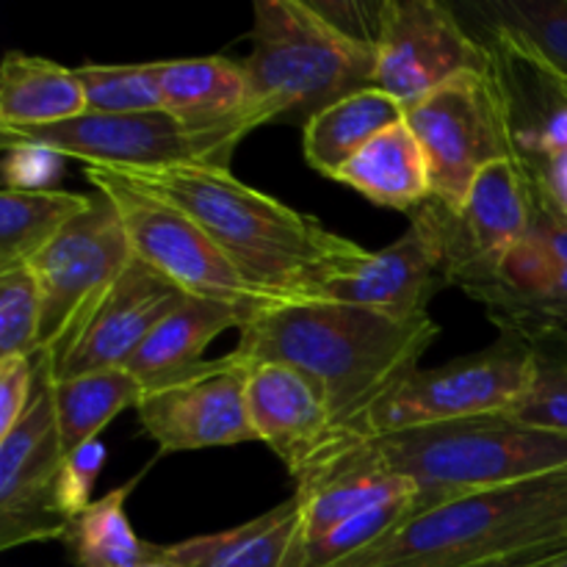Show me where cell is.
Returning <instances> with one entry per match:
<instances>
[{"label": "cell", "mask_w": 567, "mask_h": 567, "mask_svg": "<svg viewBox=\"0 0 567 567\" xmlns=\"http://www.w3.org/2000/svg\"><path fill=\"white\" fill-rule=\"evenodd\" d=\"M120 175L192 216L269 305L319 302L338 277L352 275L371 258L352 238L247 186L230 169L166 166Z\"/></svg>", "instance_id": "1"}, {"label": "cell", "mask_w": 567, "mask_h": 567, "mask_svg": "<svg viewBox=\"0 0 567 567\" xmlns=\"http://www.w3.org/2000/svg\"><path fill=\"white\" fill-rule=\"evenodd\" d=\"M441 327L430 319L402 321L343 302H293L264 308L238 330L233 354L244 363H286L305 371L330 404L343 446L369 441V421L396 391Z\"/></svg>", "instance_id": "2"}, {"label": "cell", "mask_w": 567, "mask_h": 567, "mask_svg": "<svg viewBox=\"0 0 567 567\" xmlns=\"http://www.w3.org/2000/svg\"><path fill=\"white\" fill-rule=\"evenodd\" d=\"M567 540V468L419 513L336 567H471Z\"/></svg>", "instance_id": "3"}, {"label": "cell", "mask_w": 567, "mask_h": 567, "mask_svg": "<svg viewBox=\"0 0 567 567\" xmlns=\"http://www.w3.org/2000/svg\"><path fill=\"white\" fill-rule=\"evenodd\" d=\"M241 61L264 125H308L354 92L377 89L374 42L343 31L321 3L258 0Z\"/></svg>", "instance_id": "4"}, {"label": "cell", "mask_w": 567, "mask_h": 567, "mask_svg": "<svg viewBox=\"0 0 567 567\" xmlns=\"http://www.w3.org/2000/svg\"><path fill=\"white\" fill-rule=\"evenodd\" d=\"M369 446L388 471L413 482L415 515L567 468V435L535 430L507 413L369 437Z\"/></svg>", "instance_id": "5"}, {"label": "cell", "mask_w": 567, "mask_h": 567, "mask_svg": "<svg viewBox=\"0 0 567 567\" xmlns=\"http://www.w3.org/2000/svg\"><path fill=\"white\" fill-rule=\"evenodd\" d=\"M86 181L116 208L133 258L175 282L188 297L227 302L249 316L275 308L241 280L208 233L181 208L105 166H86Z\"/></svg>", "instance_id": "6"}, {"label": "cell", "mask_w": 567, "mask_h": 567, "mask_svg": "<svg viewBox=\"0 0 567 567\" xmlns=\"http://www.w3.org/2000/svg\"><path fill=\"white\" fill-rule=\"evenodd\" d=\"M529 380V347L515 330L476 354H463L437 369H419L388 393L369 421V437L415 426L509 413Z\"/></svg>", "instance_id": "7"}, {"label": "cell", "mask_w": 567, "mask_h": 567, "mask_svg": "<svg viewBox=\"0 0 567 567\" xmlns=\"http://www.w3.org/2000/svg\"><path fill=\"white\" fill-rule=\"evenodd\" d=\"M131 264L133 249L120 214L103 194H97L89 208L28 264L42 302V358L53 360L66 347L72 332Z\"/></svg>", "instance_id": "8"}, {"label": "cell", "mask_w": 567, "mask_h": 567, "mask_svg": "<svg viewBox=\"0 0 567 567\" xmlns=\"http://www.w3.org/2000/svg\"><path fill=\"white\" fill-rule=\"evenodd\" d=\"M408 125L430 161L432 199L446 210L463 208L485 166L515 158L491 72H465L443 83L408 109Z\"/></svg>", "instance_id": "9"}, {"label": "cell", "mask_w": 567, "mask_h": 567, "mask_svg": "<svg viewBox=\"0 0 567 567\" xmlns=\"http://www.w3.org/2000/svg\"><path fill=\"white\" fill-rule=\"evenodd\" d=\"M377 89L413 109L465 72H487V48L465 28L452 3L385 0L374 39Z\"/></svg>", "instance_id": "10"}, {"label": "cell", "mask_w": 567, "mask_h": 567, "mask_svg": "<svg viewBox=\"0 0 567 567\" xmlns=\"http://www.w3.org/2000/svg\"><path fill=\"white\" fill-rule=\"evenodd\" d=\"M61 449L53 402V371L37 358V388L22 419L0 435V551L61 540L66 520L55 509Z\"/></svg>", "instance_id": "11"}, {"label": "cell", "mask_w": 567, "mask_h": 567, "mask_svg": "<svg viewBox=\"0 0 567 567\" xmlns=\"http://www.w3.org/2000/svg\"><path fill=\"white\" fill-rule=\"evenodd\" d=\"M247 382L249 363L238 354L205 360L177 380L147 388L136 404L138 421L161 452L255 443L258 435L249 421Z\"/></svg>", "instance_id": "12"}, {"label": "cell", "mask_w": 567, "mask_h": 567, "mask_svg": "<svg viewBox=\"0 0 567 567\" xmlns=\"http://www.w3.org/2000/svg\"><path fill=\"white\" fill-rule=\"evenodd\" d=\"M3 142L37 144L61 158L116 172L166 169V166H208V155L181 122L166 111L150 114H94L86 111L55 125L3 133Z\"/></svg>", "instance_id": "13"}, {"label": "cell", "mask_w": 567, "mask_h": 567, "mask_svg": "<svg viewBox=\"0 0 567 567\" xmlns=\"http://www.w3.org/2000/svg\"><path fill=\"white\" fill-rule=\"evenodd\" d=\"M452 288L443 210L435 199L413 210L410 225L391 247L371 252L358 271L327 288V302L358 305L391 319L426 316L432 299Z\"/></svg>", "instance_id": "14"}, {"label": "cell", "mask_w": 567, "mask_h": 567, "mask_svg": "<svg viewBox=\"0 0 567 567\" xmlns=\"http://www.w3.org/2000/svg\"><path fill=\"white\" fill-rule=\"evenodd\" d=\"M441 210L452 288L474 297L496 275L498 260L529 230L535 194L524 166L504 158L476 175L463 208L446 210L441 205Z\"/></svg>", "instance_id": "15"}, {"label": "cell", "mask_w": 567, "mask_h": 567, "mask_svg": "<svg viewBox=\"0 0 567 567\" xmlns=\"http://www.w3.org/2000/svg\"><path fill=\"white\" fill-rule=\"evenodd\" d=\"M155 78L161 111L197 138L210 169H230L244 136L264 125L244 64L225 55L155 61Z\"/></svg>", "instance_id": "16"}, {"label": "cell", "mask_w": 567, "mask_h": 567, "mask_svg": "<svg viewBox=\"0 0 567 567\" xmlns=\"http://www.w3.org/2000/svg\"><path fill=\"white\" fill-rule=\"evenodd\" d=\"M188 299L183 288L133 258L92 313L81 321L66 347L48 360L53 380L125 369L164 316ZM39 358V354H37Z\"/></svg>", "instance_id": "17"}, {"label": "cell", "mask_w": 567, "mask_h": 567, "mask_svg": "<svg viewBox=\"0 0 567 567\" xmlns=\"http://www.w3.org/2000/svg\"><path fill=\"white\" fill-rule=\"evenodd\" d=\"M529 183L535 194L529 230L471 299L485 305L493 324L551 321L567 327V214L532 177Z\"/></svg>", "instance_id": "18"}, {"label": "cell", "mask_w": 567, "mask_h": 567, "mask_svg": "<svg viewBox=\"0 0 567 567\" xmlns=\"http://www.w3.org/2000/svg\"><path fill=\"white\" fill-rule=\"evenodd\" d=\"M247 404L258 441L286 463L293 480L332 449L343 446L321 388L293 365H249Z\"/></svg>", "instance_id": "19"}, {"label": "cell", "mask_w": 567, "mask_h": 567, "mask_svg": "<svg viewBox=\"0 0 567 567\" xmlns=\"http://www.w3.org/2000/svg\"><path fill=\"white\" fill-rule=\"evenodd\" d=\"M491 55L493 86L518 164H540L567 153V81L513 42L476 37Z\"/></svg>", "instance_id": "20"}, {"label": "cell", "mask_w": 567, "mask_h": 567, "mask_svg": "<svg viewBox=\"0 0 567 567\" xmlns=\"http://www.w3.org/2000/svg\"><path fill=\"white\" fill-rule=\"evenodd\" d=\"M249 319L252 316L247 310L233 308L227 302L188 297L181 308L158 321V327L138 347L125 371L142 382L144 391L177 380L205 363L203 354L216 336L227 330H241Z\"/></svg>", "instance_id": "21"}, {"label": "cell", "mask_w": 567, "mask_h": 567, "mask_svg": "<svg viewBox=\"0 0 567 567\" xmlns=\"http://www.w3.org/2000/svg\"><path fill=\"white\" fill-rule=\"evenodd\" d=\"M332 181L354 188L369 203L408 214L432 199L430 161L408 120L371 138Z\"/></svg>", "instance_id": "22"}, {"label": "cell", "mask_w": 567, "mask_h": 567, "mask_svg": "<svg viewBox=\"0 0 567 567\" xmlns=\"http://www.w3.org/2000/svg\"><path fill=\"white\" fill-rule=\"evenodd\" d=\"M299 532L302 507L291 496L236 529L166 546V554L177 567H288Z\"/></svg>", "instance_id": "23"}, {"label": "cell", "mask_w": 567, "mask_h": 567, "mask_svg": "<svg viewBox=\"0 0 567 567\" xmlns=\"http://www.w3.org/2000/svg\"><path fill=\"white\" fill-rule=\"evenodd\" d=\"M86 114V94L75 70L20 50L0 66V133L55 125Z\"/></svg>", "instance_id": "24"}, {"label": "cell", "mask_w": 567, "mask_h": 567, "mask_svg": "<svg viewBox=\"0 0 567 567\" xmlns=\"http://www.w3.org/2000/svg\"><path fill=\"white\" fill-rule=\"evenodd\" d=\"M454 11L474 37L507 39L567 81V0H471Z\"/></svg>", "instance_id": "25"}, {"label": "cell", "mask_w": 567, "mask_h": 567, "mask_svg": "<svg viewBox=\"0 0 567 567\" xmlns=\"http://www.w3.org/2000/svg\"><path fill=\"white\" fill-rule=\"evenodd\" d=\"M408 120V109L382 89H365L338 100L302 127L305 161L316 172L336 177L371 138Z\"/></svg>", "instance_id": "26"}, {"label": "cell", "mask_w": 567, "mask_h": 567, "mask_svg": "<svg viewBox=\"0 0 567 567\" xmlns=\"http://www.w3.org/2000/svg\"><path fill=\"white\" fill-rule=\"evenodd\" d=\"M138 480L105 493L86 513L66 524V557L75 567H144L166 559V546L142 540L127 518V498Z\"/></svg>", "instance_id": "27"}, {"label": "cell", "mask_w": 567, "mask_h": 567, "mask_svg": "<svg viewBox=\"0 0 567 567\" xmlns=\"http://www.w3.org/2000/svg\"><path fill=\"white\" fill-rule=\"evenodd\" d=\"M529 347V380L509 419L543 432L567 435V327L551 321H498Z\"/></svg>", "instance_id": "28"}, {"label": "cell", "mask_w": 567, "mask_h": 567, "mask_svg": "<svg viewBox=\"0 0 567 567\" xmlns=\"http://www.w3.org/2000/svg\"><path fill=\"white\" fill-rule=\"evenodd\" d=\"M92 197L53 188H3L0 192V271L28 266Z\"/></svg>", "instance_id": "29"}, {"label": "cell", "mask_w": 567, "mask_h": 567, "mask_svg": "<svg viewBox=\"0 0 567 567\" xmlns=\"http://www.w3.org/2000/svg\"><path fill=\"white\" fill-rule=\"evenodd\" d=\"M144 385L125 369L92 371V374L53 380L55 419L64 454L97 441L100 432L127 408H136Z\"/></svg>", "instance_id": "30"}, {"label": "cell", "mask_w": 567, "mask_h": 567, "mask_svg": "<svg viewBox=\"0 0 567 567\" xmlns=\"http://www.w3.org/2000/svg\"><path fill=\"white\" fill-rule=\"evenodd\" d=\"M94 114H150L161 111L155 64H81L72 66Z\"/></svg>", "instance_id": "31"}, {"label": "cell", "mask_w": 567, "mask_h": 567, "mask_svg": "<svg viewBox=\"0 0 567 567\" xmlns=\"http://www.w3.org/2000/svg\"><path fill=\"white\" fill-rule=\"evenodd\" d=\"M42 302L28 266L0 271V358H37Z\"/></svg>", "instance_id": "32"}, {"label": "cell", "mask_w": 567, "mask_h": 567, "mask_svg": "<svg viewBox=\"0 0 567 567\" xmlns=\"http://www.w3.org/2000/svg\"><path fill=\"white\" fill-rule=\"evenodd\" d=\"M105 457V443L92 441L86 446L75 449V452L64 454L61 460L59 476H55V509H59L61 518L70 524L72 518H78L81 513H86L92 507V491L97 485V476L103 471Z\"/></svg>", "instance_id": "33"}, {"label": "cell", "mask_w": 567, "mask_h": 567, "mask_svg": "<svg viewBox=\"0 0 567 567\" xmlns=\"http://www.w3.org/2000/svg\"><path fill=\"white\" fill-rule=\"evenodd\" d=\"M37 388V358H0V435L28 410Z\"/></svg>", "instance_id": "34"}, {"label": "cell", "mask_w": 567, "mask_h": 567, "mask_svg": "<svg viewBox=\"0 0 567 567\" xmlns=\"http://www.w3.org/2000/svg\"><path fill=\"white\" fill-rule=\"evenodd\" d=\"M526 175L559 205L567 214V153L557 158L540 161V164H520Z\"/></svg>", "instance_id": "35"}, {"label": "cell", "mask_w": 567, "mask_h": 567, "mask_svg": "<svg viewBox=\"0 0 567 567\" xmlns=\"http://www.w3.org/2000/svg\"><path fill=\"white\" fill-rule=\"evenodd\" d=\"M563 551H567V540L546 543V546L526 548V551L507 554V557H498V559H487V563L471 565V567H543L546 563H551L554 557H559Z\"/></svg>", "instance_id": "36"}, {"label": "cell", "mask_w": 567, "mask_h": 567, "mask_svg": "<svg viewBox=\"0 0 567 567\" xmlns=\"http://www.w3.org/2000/svg\"><path fill=\"white\" fill-rule=\"evenodd\" d=\"M543 567H567V551L559 554V557H554L551 563H546Z\"/></svg>", "instance_id": "37"}, {"label": "cell", "mask_w": 567, "mask_h": 567, "mask_svg": "<svg viewBox=\"0 0 567 567\" xmlns=\"http://www.w3.org/2000/svg\"><path fill=\"white\" fill-rule=\"evenodd\" d=\"M144 567H177V565L172 563L169 554H166V559H161V563H155V565H144Z\"/></svg>", "instance_id": "38"}]
</instances>
